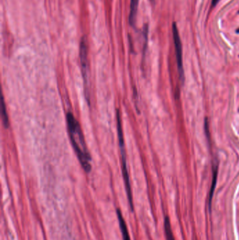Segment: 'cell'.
Masks as SVG:
<instances>
[{
	"label": "cell",
	"instance_id": "obj_7",
	"mask_svg": "<svg viewBox=\"0 0 239 240\" xmlns=\"http://www.w3.org/2000/svg\"><path fill=\"white\" fill-rule=\"evenodd\" d=\"M164 230L166 240H175L168 216H165L164 218Z\"/></svg>",
	"mask_w": 239,
	"mask_h": 240
},
{
	"label": "cell",
	"instance_id": "obj_8",
	"mask_svg": "<svg viewBox=\"0 0 239 240\" xmlns=\"http://www.w3.org/2000/svg\"><path fill=\"white\" fill-rule=\"evenodd\" d=\"M1 118H2V122L4 124L5 128H8L9 126V116H8L7 107H6V103L4 102V98L2 96L1 98Z\"/></svg>",
	"mask_w": 239,
	"mask_h": 240
},
{
	"label": "cell",
	"instance_id": "obj_4",
	"mask_svg": "<svg viewBox=\"0 0 239 240\" xmlns=\"http://www.w3.org/2000/svg\"><path fill=\"white\" fill-rule=\"evenodd\" d=\"M173 35L174 39V44H175V54H176L177 64L178 67V71L180 75L181 80H183L184 72L182 66V44L180 38H179V32L177 29V25L175 23L173 24Z\"/></svg>",
	"mask_w": 239,
	"mask_h": 240
},
{
	"label": "cell",
	"instance_id": "obj_3",
	"mask_svg": "<svg viewBox=\"0 0 239 240\" xmlns=\"http://www.w3.org/2000/svg\"><path fill=\"white\" fill-rule=\"evenodd\" d=\"M79 58L82 73L84 80L85 95L87 101L90 102V84H89V64L88 60V45L86 36H83L79 45Z\"/></svg>",
	"mask_w": 239,
	"mask_h": 240
},
{
	"label": "cell",
	"instance_id": "obj_9",
	"mask_svg": "<svg viewBox=\"0 0 239 240\" xmlns=\"http://www.w3.org/2000/svg\"><path fill=\"white\" fill-rule=\"evenodd\" d=\"M217 166H215V168L213 169V176L212 180V184H211V188L210 190V196H209V206L211 208V202H212V199L214 193L215 186L217 183Z\"/></svg>",
	"mask_w": 239,
	"mask_h": 240
},
{
	"label": "cell",
	"instance_id": "obj_6",
	"mask_svg": "<svg viewBox=\"0 0 239 240\" xmlns=\"http://www.w3.org/2000/svg\"><path fill=\"white\" fill-rule=\"evenodd\" d=\"M138 4H139V0H130V13L128 17V22L131 27L133 28L135 27L136 17H137Z\"/></svg>",
	"mask_w": 239,
	"mask_h": 240
},
{
	"label": "cell",
	"instance_id": "obj_5",
	"mask_svg": "<svg viewBox=\"0 0 239 240\" xmlns=\"http://www.w3.org/2000/svg\"><path fill=\"white\" fill-rule=\"evenodd\" d=\"M116 216H117V220L118 222V225H119L120 231H121V233L122 239H123V240H131L130 239L127 225H126V222L125 219H124L121 211L119 208H117L116 209Z\"/></svg>",
	"mask_w": 239,
	"mask_h": 240
},
{
	"label": "cell",
	"instance_id": "obj_1",
	"mask_svg": "<svg viewBox=\"0 0 239 240\" xmlns=\"http://www.w3.org/2000/svg\"><path fill=\"white\" fill-rule=\"evenodd\" d=\"M66 119L73 149L85 172L89 173L91 171V157L87 149L82 128L78 120L70 112L67 113Z\"/></svg>",
	"mask_w": 239,
	"mask_h": 240
},
{
	"label": "cell",
	"instance_id": "obj_2",
	"mask_svg": "<svg viewBox=\"0 0 239 240\" xmlns=\"http://www.w3.org/2000/svg\"><path fill=\"white\" fill-rule=\"evenodd\" d=\"M116 122H117V133H118V146L120 147V152H121V164H122V174H123V178L124 185H125L126 192L127 194V198L128 201V204L130 208L131 212L134 211L133 194H132L131 186H130L129 173L128 171L127 161H126V155L125 150V144H124V133L122 130L121 116H120L119 110H116Z\"/></svg>",
	"mask_w": 239,
	"mask_h": 240
},
{
	"label": "cell",
	"instance_id": "obj_10",
	"mask_svg": "<svg viewBox=\"0 0 239 240\" xmlns=\"http://www.w3.org/2000/svg\"><path fill=\"white\" fill-rule=\"evenodd\" d=\"M219 1H220V0H213V1H212L213 7H215V6L216 5L217 3H218Z\"/></svg>",
	"mask_w": 239,
	"mask_h": 240
}]
</instances>
